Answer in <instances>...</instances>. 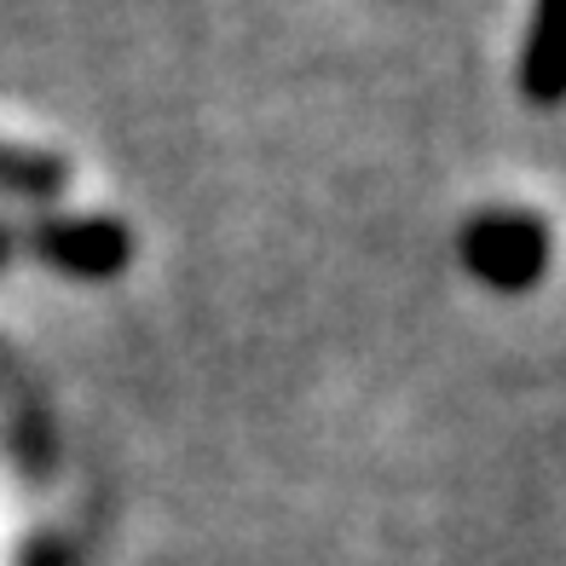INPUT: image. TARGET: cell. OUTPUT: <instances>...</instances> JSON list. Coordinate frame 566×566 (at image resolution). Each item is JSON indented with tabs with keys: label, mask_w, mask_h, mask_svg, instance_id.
Masks as SVG:
<instances>
[{
	"label": "cell",
	"mask_w": 566,
	"mask_h": 566,
	"mask_svg": "<svg viewBox=\"0 0 566 566\" xmlns=\"http://www.w3.org/2000/svg\"><path fill=\"white\" fill-rule=\"evenodd\" d=\"M457 254L474 283L497 295H526L549 266V226L526 209H480L457 238Z\"/></svg>",
	"instance_id": "cell-1"
},
{
	"label": "cell",
	"mask_w": 566,
	"mask_h": 566,
	"mask_svg": "<svg viewBox=\"0 0 566 566\" xmlns=\"http://www.w3.org/2000/svg\"><path fill=\"white\" fill-rule=\"evenodd\" d=\"M35 249L41 261L64 272V277H116L127 266V254H134V238H127L122 220H53L35 231Z\"/></svg>",
	"instance_id": "cell-2"
},
{
	"label": "cell",
	"mask_w": 566,
	"mask_h": 566,
	"mask_svg": "<svg viewBox=\"0 0 566 566\" xmlns=\"http://www.w3.org/2000/svg\"><path fill=\"white\" fill-rule=\"evenodd\" d=\"M521 93L532 105H566V0H532L521 41Z\"/></svg>",
	"instance_id": "cell-3"
},
{
	"label": "cell",
	"mask_w": 566,
	"mask_h": 566,
	"mask_svg": "<svg viewBox=\"0 0 566 566\" xmlns=\"http://www.w3.org/2000/svg\"><path fill=\"white\" fill-rule=\"evenodd\" d=\"M0 191H12V197H59L64 191V163L46 157V150L0 145Z\"/></svg>",
	"instance_id": "cell-4"
},
{
	"label": "cell",
	"mask_w": 566,
	"mask_h": 566,
	"mask_svg": "<svg viewBox=\"0 0 566 566\" xmlns=\"http://www.w3.org/2000/svg\"><path fill=\"white\" fill-rule=\"evenodd\" d=\"M7 254H12V238H7V231H0V266H7Z\"/></svg>",
	"instance_id": "cell-5"
}]
</instances>
